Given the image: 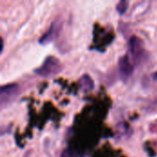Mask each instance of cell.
Listing matches in <instances>:
<instances>
[{
    "label": "cell",
    "instance_id": "1",
    "mask_svg": "<svg viewBox=\"0 0 157 157\" xmlns=\"http://www.w3.org/2000/svg\"><path fill=\"white\" fill-rule=\"evenodd\" d=\"M61 69L60 62L54 57H49L45 60L42 65L36 70V73L43 77H49L60 73Z\"/></svg>",
    "mask_w": 157,
    "mask_h": 157
},
{
    "label": "cell",
    "instance_id": "2",
    "mask_svg": "<svg viewBox=\"0 0 157 157\" xmlns=\"http://www.w3.org/2000/svg\"><path fill=\"white\" fill-rule=\"evenodd\" d=\"M119 70L123 78H128L133 72V66L130 62L128 55L122 56L119 61Z\"/></svg>",
    "mask_w": 157,
    "mask_h": 157
},
{
    "label": "cell",
    "instance_id": "3",
    "mask_svg": "<svg viewBox=\"0 0 157 157\" xmlns=\"http://www.w3.org/2000/svg\"><path fill=\"white\" fill-rule=\"evenodd\" d=\"M129 47H130V52L132 55H137L140 53L143 48V43L142 40L137 38L136 36H133L131 38L129 41Z\"/></svg>",
    "mask_w": 157,
    "mask_h": 157
},
{
    "label": "cell",
    "instance_id": "4",
    "mask_svg": "<svg viewBox=\"0 0 157 157\" xmlns=\"http://www.w3.org/2000/svg\"><path fill=\"white\" fill-rule=\"evenodd\" d=\"M79 86H80V89L86 93L90 90L93 89L94 87V82L93 80L91 79V77L87 75H84L80 79H79Z\"/></svg>",
    "mask_w": 157,
    "mask_h": 157
},
{
    "label": "cell",
    "instance_id": "5",
    "mask_svg": "<svg viewBox=\"0 0 157 157\" xmlns=\"http://www.w3.org/2000/svg\"><path fill=\"white\" fill-rule=\"evenodd\" d=\"M17 89V86L16 84H10V85H6L1 87V95L2 97H4L5 95H9L13 92H15Z\"/></svg>",
    "mask_w": 157,
    "mask_h": 157
},
{
    "label": "cell",
    "instance_id": "6",
    "mask_svg": "<svg viewBox=\"0 0 157 157\" xmlns=\"http://www.w3.org/2000/svg\"><path fill=\"white\" fill-rule=\"evenodd\" d=\"M128 5H129L128 2H127V1H124V0L119 2V4L117 5V11H118L120 14L125 13V12L127 11V9H128Z\"/></svg>",
    "mask_w": 157,
    "mask_h": 157
},
{
    "label": "cell",
    "instance_id": "7",
    "mask_svg": "<svg viewBox=\"0 0 157 157\" xmlns=\"http://www.w3.org/2000/svg\"><path fill=\"white\" fill-rule=\"evenodd\" d=\"M61 157H75V155H74L73 152L70 149H65V150L63 151Z\"/></svg>",
    "mask_w": 157,
    "mask_h": 157
},
{
    "label": "cell",
    "instance_id": "8",
    "mask_svg": "<svg viewBox=\"0 0 157 157\" xmlns=\"http://www.w3.org/2000/svg\"><path fill=\"white\" fill-rule=\"evenodd\" d=\"M153 78H154V79H155V80L157 82V72H155V73L153 75Z\"/></svg>",
    "mask_w": 157,
    "mask_h": 157
}]
</instances>
